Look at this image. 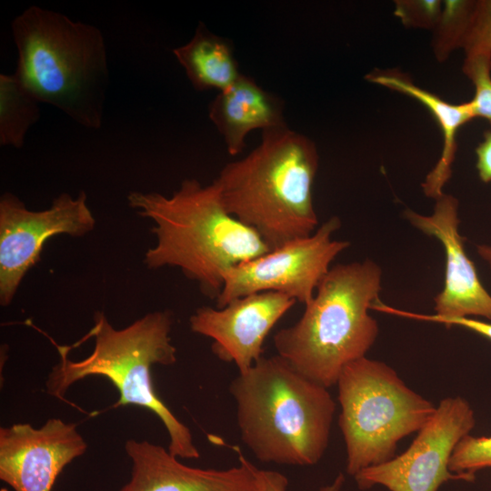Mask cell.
<instances>
[{"label":"cell","instance_id":"1","mask_svg":"<svg viewBox=\"0 0 491 491\" xmlns=\"http://www.w3.org/2000/svg\"><path fill=\"white\" fill-rule=\"evenodd\" d=\"M127 198L155 223L156 244L146 251L145 266L178 267L210 299L219 296L228 269L270 251L255 230L227 212L213 182L203 185L187 178L170 197L133 192Z\"/></svg>","mask_w":491,"mask_h":491},{"label":"cell","instance_id":"2","mask_svg":"<svg viewBox=\"0 0 491 491\" xmlns=\"http://www.w3.org/2000/svg\"><path fill=\"white\" fill-rule=\"evenodd\" d=\"M318 162L315 143L286 125L263 131L260 144L227 163L213 183L227 212L272 251L319 226L313 203Z\"/></svg>","mask_w":491,"mask_h":491},{"label":"cell","instance_id":"3","mask_svg":"<svg viewBox=\"0 0 491 491\" xmlns=\"http://www.w3.org/2000/svg\"><path fill=\"white\" fill-rule=\"evenodd\" d=\"M243 443L264 463L309 466L323 457L336 402L279 356H262L229 385Z\"/></svg>","mask_w":491,"mask_h":491},{"label":"cell","instance_id":"4","mask_svg":"<svg viewBox=\"0 0 491 491\" xmlns=\"http://www.w3.org/2000/svg\"><path fill=\"white\" fill-rule=\"evenodd\" d=\"M11 28L17 49L14 74L25 88L80 125L100 128L109 76L101 31L35 5Z\"/></svg>","mask_w":491,"mask_h":491},{"label":"cell","instance_id":"5","mask_svg":"<svg viewBox=\"0 0 491 491\" xmlns=\"http://www.w3.org/2000/svg\"><path fill=\"white\" fill-rule=\"evenodd\" d=\"M173 325L169 310L148 313L122 329L115 328L103 312H95L94 326L77 344L94 337L95 346L89 356L73 361L68 357V346L55 344L60 359L48 374L47 394L64 400L75 383L90 376L105 377L119 393L113 407L132 405L151 411L167 431V449L173 456L199 458L190 429L157 396L152 381V366L176 362V348L170 336Z\"/></svg>","mask_w":491,"mask_h":491},{"label":"cell","instance_id":"6","mask_svg":"<svg viewBox=\"0 0 491 491\" xmlns=\"http://www.w3.org/2000/svg\"><path fill=\"white\" fill-rule=\"evenodd\" d=\"M382 270L371 259L331 266L301 317L274 336L276 355L329 388L343 368L366 356L379 327L368 311L379 299Z\"/></svg>","mask_w":491,"mask_h":491},{"label":"cell","instance_id":"7","mask_svg":"<svg viewBox=\"0 0 491 491\" xmlns=\"http://www.w3.org/2000/svg\"><path fill=\"white\" fill-rule=\"evenodd\" d=\"M336 386L346 469L353 476L395 457L397 443L417 433L436 409L392 367L366 356L346 365Z\"/></svg>","mask_w":491,"mask_h":491},{"label":"cell","instance_id":"8","mask_svg":"<svg viewBox=\"0 0 491 491\" xmlns=\"http://www.w3.org/2000/svg\"><path fill=\"white\" fill-rule=\"evenodd\" d=\"M340 226V219L331 216L311 235L231 267L225 274L215 307L221 308L240 296L268 291L306 305L334 259L350 246L348 241L332 239Z\"/></svg>","mask_w":491,"mask_h":491},{"label":"cell","instance_id":"9","mask_svg":"<svg viewBox=\"0 0 491 491\" xmlns=\"http://www.w3.org/2000/svg\"><path fill=\"white\" fill-rule=\"evenodd\" d=\"M475 424L474 411L466 399H442L404 453L354 476L358 488L379 485L390 491H437L449 480L474 481V475L454 474L448 466L456 446Z\"/></svg>","mask_w":491,"mask_h":491},{"label":"cell","instance_id":"10","mask_svg":"<svg viewBox=\"0 0 491 491\" xmlns=\"http://www.w3.org/2000/svg\"><path fill=\"white\" fill-rule=\"evenodd\" d=\"M95 219L86 195H59L43 211H31L15 195L0 198V304H11L25 274L41 258L43 246L59 234L79 237L91 232Z\"/></svg>","mask_w":491,"mask_h":491},{"label":"cell","instance_id":"11","mask_svg":"<svg viewBox=\"0 0 491 491\" xmlns=\"http://www.w3.org/2000/svg\"><path fill=\"white\" fill-rule=\"evenodd\" d=\"M404 217L417 230L435 237L446 254L444 286L434 297L436 314L426 315L397 309L380 299L372 310L414 320L438 323L443 319L482 317L491 321V295L482 285L474 262L468 257L459 232L458 200L444 194L436 199L433 213L418 214L409 208Z\"/></svg>","mask_w":491,"mask_h":491},{"label":"cell","instance_id":"12","mask_svg":"<svg viewBox=\"0 0 491 491\" xmlns=\"http://www.w3.org/2000/svg\"><path fill=\"white\" fill-rule=\"evenodd\" d=\"M87 444L75 423L50 418L39 427L17 423L0 428V479L14 491H52Z\"/></svg>","mask_w":491,"mask_h":491},{"label":"cell","instance_id":"13","mask_svg":"<svg viewBox=\"0 0 491 491\" xmlns=\"http://www.w3.org/2000/svg\"><path fill=\"white\" fill-rule=\"evenodd\" d=\"M296 303L278 292L254 293L237 297L221 308L196 309L190 316V328L211 338L214 355L234 363L238 373H244L263 356L265 339Z\"/></svg>","mask_w":491,"mask_h":491},{"label":"cell","instance_id":"14","mask_svg":"<svg viewBox=\"0 0 491 491\" xmlns=\"http://www.w3.org/2000/svg\"><path fill=\"white\" fill-rule=\"evenodd\" d=\"M125 450L131 476L119 491H258L256 467L242 456L237 466L218 470L188 466L146 440L129 439Z\"/></svg>","mask_w":491,"mask_h":491},{"label":"cell","instance_id":"15","mask_svg":"<svg viewBox=\"0 0 491 491\" xmlns=\"http://www.w3.org/2000/svg\"><path fill=\"white\" fill-rule=\"evenodd\" d=\"M208 116L231 155L244 150L251 131L286 125L281 98L243 74L227 89L217 93L209 104Z\"/></svg>","mask_w":491,"mask_h":491},{"label":"cell","instance_id":"16","mask_svg":"<svg viewBox=\"0 0 491 491\" xmlns=\"http://www.w3.org/2000/svg\"><path fill=\"white\" fill-rule=\"evenodd\" d=\"M366 78L375 84L407 95L422 103L433 115L443 135L440 158L422 184L425 195L437 199L444 195L443 187L452 175V165L456 152V134L459 128L475 118L469 101L450 104L436 95L425 90L396 70L374 71Z\"/></svg>","mask_w":491,"mask_h":491},{"label":"cell","instance_id":"17","mask_svg":"<svg viewBox=\"0 0 491 491\" xmlns=\"http://www.w3.org/2000/svg\"><path fill=\"white\" fill-rule=\"evenodd\" d=\"M193 87L222 92L242 75L231 42L199 23L193 37L173 50Z\"/></svg>","mask_w":491,"mask_h":491},{"label":"cell","instance_id":"18","mask_svg":"<svg viewBox=\"0 0 491 491\" xmlns=\"http://www.w3.org/2000/svg\"><path fill=\"white\" fill-rule=\"evenodd\" d=\"M39 102L15 74L0 75V144L20 148L40 116Z\"/></svg>","mask_w":491,"mask_h":491},{"label":"cell","instance_id":"19","mask_svg":"<svg viewBox=\"0 0 491 491\" xmlns=\"http://www.w3.org/2000/svg\"><path fill=\"white\" fill-rule=\"evenodd\" d=\"M476 1H446L436 26L434 47L436 56L445 59L451 51L461 47Z\"/></svg>","mask_w":491,"mask_h":491},{"label":"cell","instance_id":"20","mask_svg":"<svg viewBox=\"0 0 491 491\" xmlns=\"http://www.w3.org/2000/svg\"><path fill=\"white\" fill-rule=\"evenodd\" d=\"M491 468V436H464L456 446L450 460L449 470L454 474L474 475L476 471Z\"/></svg>","mask_w":491,"mask_h":491},{"label":"cell","instance_id":"21","mask_svg":"<svg viewBox=\"0 0 491 491\" xmlns=\"http://www.w3.org/2000/svg\"><path fill=\"white\" fill-rule=\"evenodd\" d=\"M463 71L475 86L469 100L475 118H484L491 125V56H466Z\"/></svg>","mask_w":491,"mask_h":491},{"label":"cell","instance_id":"22","mask_svg":"<svg viewBox=\"0 0 491 491\" xmlns=\"http://www.w3.org/2000/svg\"><path fill=\"white\" fill-rule=\"evenodd\" d=\"M461 47L466 56H491V0L476 1Z\"/></svg>","mask_w":491,"mask_h":491},{"label":"cell","instance_id":"23","mask_svg":"<svg viewBox=\"0 0 491 491\" xmlns=\"http://www.w3.org/2000/svg\"><path fill=\"white\" fill-rule=\"evenodd\" d=\"M395 14L406 26L436 28L442 12L440 1H396Z\"/></svg>","mask_w":491,"mask_h":491},{"label":"cell","instance_id":"24","mask_svg":"<svg viewBox=\"0 0 491 491\" xmlns=\"http://www.w3.org/2000/svg\"><path fill=\"white\" fill-rule=\"evenodd\" d=\"M256 477L258 491H286L288 486L287 478L276 472L271 470L256 469ZM345 483V476L339 473L334 481L322 486L318 491H340Z\"/></svg>","mask_w":491,"mask_h":491},{"label":"cell","instance_id":"25","mask_svg":"<svg viewBox=\"0 0 491 491\" xmlns=\"http://www.w3.org/2000/svg\"><path fill=\"white\" fill-rule=\"evenodd\" d=\"M476 169L480 180L491 182V129L484 133L483 141L476 148Z\"/></svg>","mask_w":491,"mask_h":491},{"label":"cell","instance_id":"26","mask_svg":"<svg viewBox=\"0 0 491 491\" xmlns=\"http://www.w3.org/2000/svg\"><path fill=\"white\" fill-rule=\"evenodd\" d=\"M446 327L461 326L469 329L478 335L491 340V322L473 318V317H459L452 319H443L438 321Z\"/></svg>","mask_w":491,"mask_h":491},{"label":"cell","instance_id":"27","mask_svg":"<svg viewBox=\"0 0 491 491\" xmlns=\"http://www.w3.org/2000/svg\"><path fill=\"white\" fill-rule=\"evenodd\" d=\"M476 253L487 264L491 270V246L484 244L477 245Z\"/></svg>","mask_w":491,"mask_h":491},{"label":"cell","instance_id":"28","mask_svg":"<svg viewBox=\"0 0 491 491\" xmlns=\"http://www.w3.org/2000/svg\"><path fill=\"white\" fill-rule=\"evenodd\" d=\"M0 491H8L5 487H2Z\"/></svg>","mask_w":491,"mask_h":491}]
</instances>
